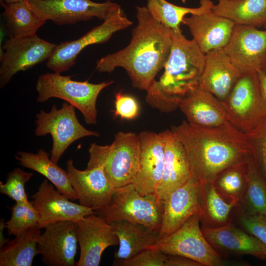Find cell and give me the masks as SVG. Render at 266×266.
Here are the masks:
<instances>
[{
	"label": "cell",
	"mask_w": 266,
	"mask_h": 266,
	"mask_svg": "<svg viewBox=\"0 0 266 266\" xmlns=\"http://www.w3.org/2000/svg\"><path fill=\"white\" fill-rule=\"evenodd\" d=\"M137 25L130 43L97 62L96 69L111 73L117 67L126 70L135 88L146 91L164 68L171 45V30L151 16L146 6L136 7Z\"/></svg>",
	"instance_id": "6da1fadb"
},
{
	"label": "cell",
	"mask_w": 266,
	"mask_h": 266,
	"mask_svg": "<svg viewBox=\"0 0 266 266\" xmlns=\"http://www.w3.org/2000/svg\"><path fill=\"white\" fill-rule=\"evenodd\" d=\"M170 130L185 148L191 176L202 183L213 182L222 170L250 152L245 134L228 121L212 127L183 121Z\"/></svg>",
	"instance_id": "7a4b0ae2"
},
{
	"label": "cell",
	"mask_w": 266,
	"mask_h": 266,
	"mask_svg": "<svg viewBox=\"0 0 266 266\" xmlns=\"http://www.w3.org/2000/svg\"><path fill=\"white\" fill-rule=\"evenodd\" d=\"M171 39L164 73L146 91V102L164 113L179 108L186 95L199 86L205 61V54L181 30H171Z\"/></svg>",
	"instance_id": "3957f363"
},
{
	"label": "cell",
	"mask_w": 266,
	"mask_h": 266,
	"mask_svg": "<svg viewBox=\"0 0 266 266\" xmlns=\"http://www.w3.org/2000/svg\"><path fill=\"white\" fill-rule=\"evenodd\" d=\"M87 168L102 166L114 188L133 181L139 167L140 145L138 134L119 132L110 145L92 143L88 150Z\"/></svg>",
	"instance_id": "277c9868"
},
{
	"label": "cell",
	"mask_w": 266,
	"mask_h": 266,
	"mask_svg": "<svg viewBox=\"0 0 266 266\" xmlns=\"http://www.w3.org/2000/svg\"><path fill=\"white\" fill-rule=\"evenodd\" d=\"M71 77L55 72L40 75L35 86L37 93L36 101L44 102L51 98L63 100L81 112L86 124H96L98 97L113 81L94 84L73 80Z\"/></svg>",
	"instance_id": "5b68a950"
},
{
	"label": "cell",
	"mask_w": 266,
	"mask_h": 266,
	"mask_svg": "<svg viewBox=\"0 0 266 266\" xmlns=\"http://www.w3.org/2000/svg\"><path fill=\"white\" fill-rule=\"evenodd\" d=\"M95 212L109 224L125 220L159 233L163 205L156 194L142 195L130 184L116 188L110 203Z\"/></svg>",
	"instance_id": "8992f818"
},
{
	"label": "cell",
	"mask_w": 266,
	"mask_h": 266,
	"mask_svg": "<svg viewBox=\"0 0 266 266\" xmlns=\"http://www.w3.org/2000/svg\"><path fill=\"white\" fill-rule=\"evenodd\" d=\"M222 102L228 121L245 134L266 120V99L258 72L241 74Z\"/></svg>",
	"instance_id": "52a82bcc"
},
{
	"label": "cell",
	"mask_w": 266,
	"mask_h": 266,
	"mask_svg": "<svg viewBox=\"0 0 266 266\" xmlns=\"http://www.w3.org/2000/svg\"><path fill=\"white\" fill-rule=\"evenodd\" d=\"M200 214L190 217L179 229L170 234L160 237L152 248L165 254L185 257L202 266L244 265L224 259L208 243L200 227Z\"/></svg>",
	"instance_id": "ba28073f"
},
{
	"label": "cell",
	"mask_w": 266,
	"mask_h": 266,
	"mask_svg": "<svg viewBox=\"0 0 266 266\" xmlns=\"http://www.w3.org/2000/svg\"><path fill=\"white\" fill-rule=\"evenodd\" d=\"M36 117L35 134L37 136L51 135L53 144L50 159L56 163L75 141L87 136L100 135L98 132L89 130L80 124L75 107L67 102H64L59 109L53 105L49 112L40 110Z\"/></svg>",
	"instance_id": "9c48e42d"
},
{
	"label": "cell",
	"mask_w": 266,
	"mask_h": 266,
	"mask_svg": "<svg viewBox=\"0 0 266 266\" xmlns=\"http://www.w3.org/2000/svg\"><path fill=\"white\" fill-rule=\"evenodd\" d=\"M28 3L41 18L59 25L74 24L94 18L104 21L121 7L110 0L103 2L91 0H32Z\"/></svg>",
	"instance_id": "30bf717a"
},
{
	"label": "cell",
	"mask_w": 266,
	"mask_h": 266,
	"mask_svg": "<svg viewBox=\"0 0 266 266\" xmlns=\"http://www.w3.org/2000/svg\"><path fill=\"white\" fill-rule=\"evenodd\" d=\"M132 24L120 7L111 17L79 38L56 45L47 61V67L58 73L68 70L74 65L78 55L85 47L107 41L114 33L127 29Z\"/></svg>",
	"instance_id": "8fae6325"
},
{
	"label": "cell",
	"mask_w": 266,
	"mask_h": 266,
	"mask_svg": "<svg viewBox=\"0 0 266 266\" xmlns=\"http://www.w3.org/2000/svg\"><path fill=\"white\" fill-rule=\"evenodd\" d=\"M56 46V44L36 34L9 37L4 44V52L0 58V88L6 86L18 72L47 61Z\"/></svg>",
	"instance_id": "7c38bea8"
},
{
	"label": "cell",
	"mask_w": 266,
	"mask_h": 266,
	"mask_svg": "<svg viewBox=\"0 0 266 266\" xmlns=\"http://www.w3.org/2000/svg\"><path fill=\"white\" fill-rule=\"evenodd\" d=\"M223 49L241 74L258 72L266 55V29L235 24Z\"/></svg>",
	"instance_id": "4fadbf2b"
},
{
	"label": "cell",
	"mask_w": 266,
	"mask_h": 266,
	"mask_svg": "<svg viewBox=\"0 0 266 266\" xmlns=\"http://www.w3.org/2000/svg\"><path fill=\"white\" fill-rule=\"evenodd\" d=\"M37 239L42 262L49 266H73L78 240L77 223L63 221L48 224Z\"/></svg>",
	"instance_id": "5bb4252c"
},
{
	"label": "cell",
	"mask_w": 266,
	"mask_h": 266,
	"mask_svg": "<svg viewBox=\"0 0 266 266\" xmlns=\"http://www.w3.org/2000/svg\"><path fill=\"white\" fill-rule=\"evenodd\" d=\"M201 182L191 176L163 201V215L160 237L173 233L190 217L202 214Z\"/></svg>",
	"instance_id": "9a60e30c"
},
{
	"label": "cell",
	"mask_w": 266,
	"mask_h": 266,
	"mask_svg": "<svg viewBox=\"0 0 266 266\" xmlns=\"http://www.w3.org/2000/svg\"><path fill=\"white\" fill-rule=\"evenodd\" d=\"M77 236L80 256L76 266H98L103 251L119 244L110 224L97 214L85 216L77 222Z\"/></svg>",
	"instance_id": "2e32d148"
},
{
	"label": "cell",
	"mask_w": 266,
	"mask_h": 266,
	"mask_svg": "<svg viewBox=\"0 0 266 266\" xmlns=\"http://www.w3.org/2000/svg\"><path fill=\"white\" fill-rule=\"evenodd\" d=\"M32 203L39 216L38 226L44 228L50 224L63 221H79L95 210L74 203L44 180L33 195Z\"/></svg>",
	"instance_id": "e0dca14e"
},
{
	"label": "cell",
	"mask_w": 266,
	"mask_h": 266,
	"mask_svg": "<svg viewBox=\"0 0 266 266\" xmlns=\"http://www.w3.org/2000/svg\"><path fill=\"white\" fill-rule=\"evenodd\" d=\"M66 170L80 204L96 211L110 203L115 188L108 180L102 166L80 170L70 159L66 162Z\"/></svg>",
	"instance_id": "ac0fdd59"
},
{
	"label": "cell",
	"mask_w": 266,
	"mask_h": 266,
	"mask_svg": "<svg viewBox=\"0 0 266 266\" xmlns=\"http://www.w3.org/2000/svg\"><path fill=\"white\" fill-rule=\"evenodd\" d=\"M138 135L139 167L132 184L142 195L155 194L163 169L164 139L160 133L143 131Z\"/></svg>",
	"instance_id": "d6986e66"
},
{
	"label": "cell",
	"mask_w": 266,
	"mask_h": 266,
	"mask_svg": "<svg viewBox=\"0 0 266 266\" xmlns=\"http://www.w3.org/2000/svg\"><path fill=\"white\" fill-rule=\"evenodd\" d=\"M201 229L208 243L223 257L226 255H248L266 259V246L232 221L217 228L202 226Z\"/></svg>",
	"instance_id": "ffe728a7"
},
{
	"label": "cell",
	"mask_w": 266,
	"mask_h": 266,
	"mask_svg": "<svg viewBox=\"0 0 266 266\" xmlns=\"http://www.w3.org/2000/svg\"><path fill=\"white\" fill-rule=\"evenodd\" d=\"M164 142V165L156 195L163 201L191 176L187 153L181 142L170 130L160 133Z\"/></svg>",
	"instance_id": "44dd1931"
},
{
	"label": "cell",
	"mask_w": 266,
	"mask_h": 266,
	"mask_svg": "<svg viewBox=\"0 0 266 266\" xmlns=\"http://www.w3.org/2000/svg\"><path fill=\"white\" fill-rule=\"evenodd\" d=\"M182 23L188 28L193 39L204 54L224 48L235 25L231 20L212 11L186 16Z\"/></svg>",
	"instance_id": "7402d4cb"
},
{
	"label": "cell",
	"mask_w": 266,
	"mask_h": 266,
	"mask_svg": "<svg viewBox=\"0 0 266 266\" xmlns=\"http://www.w3.org/2000/svg\"><path fill=\"white\" fill-rule=\"evenodd\" d=\"M241 74L223 48L205 54V65L199 87L221 102L228 97Z\"/></svg>",
	"instance_id": "603a6c76"
},
{
	"label": "cell",
	"mask_w": 266,
	"mask_h": 266,
	"mask_svg": "<svg viewBox=\"0 0 266 266\" xmlns=\"http://www.w3.org/2000/svg\"><path fill=\"white\" fill-rule=\"evenodd\" d=\"M179 108L189 123L197 126L216 127L228 121L222 102L199 86L186 95Z\"/></svg>",
	"instance_id": "cb8c5ba5"
},
{
	"label": "cell",
	"mask_w": 266,
	"mask_h": 266,
	"mask_svg": "<svg viewBox=\"0 0 266 266\" xmlns=\"http://www.w3.org/2000/svg\"><path fill=\"white\" fill-rule=\"evenodd\" d=\"M119 239V249L115 253L114 263L129 260L138 253L152 248L160 238L159 233L144 226L127 221L110 224Z\"/></svg>",
	"instance_id": "d4e9b609"
},
{
	"label": "cell",
	"mask_w": 266,
	"mask_h": 266,
	"mask_svg": "<svg viewBox=\"0 0 266 266\" xmlns=\"http://www.w3.org/2000/svg\"><path fill=\"white\" fill-rule=\"evenodd\" d=\"M16 159L23 167L32 169L45 177L60 192L71 200H77L68 172L59 167L42 149L36 153L18 151Z\"/></svg>",
	"instance_id": "484cf974"
},
{
	"label": "cell",
	"mask_w": 266,
	"mask_h": 266,
	"mask_svg": "<svg viewBox=\"0 0 266 266\" xmlns=\"http://www.w3.org/2000/svg\"><path fill=\"white\" fill-rule=\"evenodd\" d=\"M212 11L237 25L257 28L266 23V0L219 1Z\"/></svg>",
	"instance_id": "4316f807"
},
{
	"label": "cell",
	"mask_w": 266,
	"mask_h": 266,
	"mask_svg": "<svg viewBox=\"0 0 266 266\" xmlns=\"http://www.w3.org/2000/svg\"><path fill=\"white\" fill-rule=\"evenodd\" d=\"M38 226L19 234L0 249V266H31L39 254L37 239L41 233Z\"/></svg>",
	"instance_id": "83f0119b"
},
{
	"label": "cell",
	"mask_w": 266,
	"mask_h": 266,
	"mask_svg": "<svg viewBox=\"0 0 266 266\" xmlns=\"http://www.w3.org/2000/svg\"><path fill=\"white\" fill-rule=\"evenodd\" d=\"M1 3L9 37L35 35L46 22L31 8L28 1Z\"/></svg>",
	"instance_id": "f1b7e54d"
},
{
	"label": "cell",
	"mask_w": 266,
	"mask_h": 266,
	"mask_svg": "<svg viewBox=\"0 0 266 266\" xmlns=\"http://www.w3.org/2000/svg\"><path fill=\"white\" fill-rule=\"evenodd\" d=\"M202 226L217 228L232 221L231 214L237 206L226 201L217 192L213 182H201Z\"/></svg>",
	"instance_id": "f546056e"
},
{
	"label": "cell",
	"mask_w": 266,
	"mask_h": 266,
	"mask_svg": "<svg viewBox=\"0 0 266 266\" xmlns=\"http://www.w3.org/2000/svg\"><path fill=\"white\" fill-rule=\"evenodd\" d=\"M214 5L211 0H200L197 7L180 6L166 0H147L146 6L154 19L171 30L177 31L181 30L180 24L187 15L210 12Z\"/></svg>",
	"instance_id": "4dcf8cb0"
},
{
	"label": "cell",
	"mask_w": 266,
	"mask_h": 266,
	"mask_svg": "<svg viewBox=\"0 0 266 266\" xmlns=\"http://www.w3.org/2000/svg\"><path fill=\"white\" fill-rule=\"evenodd\" d=\"M247 184L239 207L251 214H260L266 217V180L250 152L245 157Z\"/></svg>",
	"instance_id": "1f68e13d"
},
{
	"label": "cell",
	"mask_w": 266,
	"mask_h": 266,
	"mask_svg": "<svg viewBox=\"0 0 266 266\" xmlns=\"http://www.w3.org/2000/svg\"><path fill=\"white\" fill-rule=\"evenodd\" d=\"M213 184L218 193L226 201L239 206L247 184L245 158L222 170L216 176Z\"/></svg>",
	"instance_id": "d6a6232c"
},
{
	"label": "cell",
	"mask_w": 266,
	"mask_h": 266,
	"mask_svg": "<svg viewBox=\"0 0 266 266\" xmlns=\"http://www.w3.org/2000/svg\"><path fill=\"white\" fill-rule=\"evenodd\" d=\"M11 209V217L5 222L9 234L15 236L30 228L38 226L39 214L31 201L16 202Z\"/></svg>",
	"instance_id": "836d02e7"
},
{
	"label": "cell",
	"mask_w": 266,
	"mask_h": 266,
	"mask_svg": "<svg viewBox=\"0 0 266 266\" xmlns=\"http://www.w3.org/2000/svg\"><path fill=\"white\" fill-rule=\"evenodd\" d=\"M33 173L16 168L7 175L6 182H0V192L13 200L16 202L29 201L25 186L32 177Z\"/></svg>",
	"instance_id": "e575fe53"
},
{
	"label": "cell",
	"mask_w": 266,
	"mask_h": 266,
	"mask_svg": "<svg viewBox=\"0 0 266 266\" xmlns=\"http://www.w3.org/2000/svg\"><path fill=\"white\" fill-rule=\"evenodd\" d=\"M245 136L250 153L266 180V120Z\"/></svg>",
	"instance_id": "d590c367"
},
{
	"label": "cell",
	"mask_w": 266,
	"mask_h": 266,
	"mask_svg": "<svg viewBox=\"0 0 266 266\" xmlns=\"http://www.w3.org/2000/svg\"><path fill=\"white\" fill-rule=\"evenodd\" d=\"M233 212L240 226L266 246V217L260 214H248L239 207H235Z\"/></svg>",
	"instance_id": "8d00e7d4"
},
{
	"label": "cell",
	"mask_w": 266,
	"mask_h": 266,
	"mask_svg": "<svg viewBox=\"0 0 266 266\" xmlns=\"http://www.w3.org/2000/svg\"><path fill=\"white\" fill-rule=\"evenodd\" d=\"M168 255L156 248L145 250L127 260L113 263L121 266H165Z\"/></svg>",
	"instance_id": "74e56055"
},
{
	"label": "cell",
	"mask_w": 266,
	"mask_h": 266,
	"mask_svg": "<svg viewBox=\"0 0 266 266\" xmlns=\"http://www.w3.org/2000/svg\"><path fill=\"white\" fill-rule=\"evenodd\" d=\"M114 103V117L132 120L137 117L139 113V105L136 99L121 91L115 94Z\"/></svg>",
	"instance_id": "f35d334b"
},
{
	"label": "cell",
	"mask_w": 266,
	"mask_h": 266,
	"mask_svg": "<svg viewBox=\"0 0 266 266\" xmlns=\"http://www.w3.org/2000/svg\"><path fill=\"white\" fill-rule=\"evenodd\" d=\"M167 255L165 266H202L199 262L185 257Z\"/></svg>",
	"instance_id": "ab89813d"
},
{
	"label": "cell",
	"mask_w": 266,
	"mask_h": 266,
	"mask_svg": "<svg viewBox=\"0 0 266 266\" xmlns=\"http://www.w3.org/2000/svg\"><path fill=\"white\" fill-rule=\"evenodd\" d=\"M6 228V224L4 219H1L0 221V248L7 244L9 240L4 237L3 230Z\"/></svg>",
	"instance_id": "60d3db41"
},
{
	"label": "cell",
	"mask_w": 266,
	"mask_h": 266,
	"mask_svg": "<svg viewBox=\"0 0 266 266\" xmlns=\"http://www.w3.org/2000/svg\"><path fill=\"white\" fill-rule=\"evenodd\" d=\"M258 73L262 92L266 99V76L261 70H259Z\"/></svg>",
	"instance_id": "b9f144b4"
},
{
	"label": "cell",
	"mask_w": 266,
	"mask_h": 266,
	"mask_svg": "<svg viewBox=\"0 0 266 266\" xmlns=\"http://www.w3.org/2000/svg\"><path fill=\"white\" fill-rule=\"evenodd\" d=\"M32 0H0L1 2H4L6 3H14L21 1H29Z\"/></svg>",
	"instance_id": "7bdbcfd3"
},
{
	"label": "cell",
	"mask_w": 266,
	"mask_h": 266,
	"mask_svg": "<svg viewBox=\"0 0 266 266\" xmlns=\"http://www.w3.org/2000/svg\"><path fill=\"white\" fill-rule=\"evenodd\" d=\"M266 76V55L263 60L261 69Z\"/></svg>",
	"instance_id": "ee69618b"
},
{
	"label": "cell",
	"mask_w": 266,
	"mask_h": 266,
	"mask_svg": "<svg viewBox=\"0 0 266 266\" xmlns=\"http://www.w3.org/2000/svg\"><path fill=\"white\" fill-rule=\"evenodd\" d=\"M183 3H185L187 0H181Z\"/></svg>",
	"instance_id": "f6af8a7d"
},
{
	"label": "cell",
	"mask_w": 266,
	"mask_h": 266,
	"mask_svg": "<svg viewBox=\"0 0 266 266\" xmlns=\"http://www.w3.org/2000/svg\"><path fill=\"white\" fill-rule=\"evenodd\" d=\"M265 27V29H266V23H265V25L264 26Z\"/></svg>",
	"instance_id": "bcb514c9"
},
{
	"label": "cell",
	"mask_w": 266,
	"mask_h": 266,
	"mask_svg": "<svg viewBox=\"0 0 266 266\" xmlns=\"http://www.w3.org/2000/svg\"><path fill=\"white\" fill-rule=\"evenodd\" d=\"M222 0H219V1H222Z\"/></svg>",
	"instance_id": "7dc6e473"
}]
</instances>
